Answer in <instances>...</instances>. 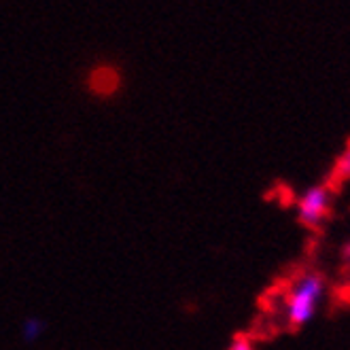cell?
<instances>
[{
	"label": "cell",
	"mask_w": 350,
	"mask_h": 350,
	"mask_svg": "<svg viewBox=\"0 0 350 350\" xmlns=\"http://www.w3.org/2000/svg\"><path fill=\"white\" fill-rule=\"evenodd\" d=\"M332 180L334 183H350V142L346 149L338 155L334 170H332Z\"/></svg>",
	"instance_id": "277c9868"
},
{
	"label": "cell",
	"mask_w": 350,
	"mask_h": 350,
	"mask_svg": "<svg viewBox=\"0 0 350 350\" xmlns=\"http://www.w3.org/2000/svg\"><path fill=\"white\" fill-rule=\"evenodd\" d=\"M327 297V280L321 272L306 270L289 286L284 295V317L291 327L299 329L310 325Z\"/></svg>",
	"instance_id": "6da1fadb"
},
{
	"label": "cell",
	"mask_w": 350,
	"mask_h": 350,
	"mask_svg": "<svg viewBox=\"0 0 350 350\" xmlns=\"http://www.w3.org/2000/svg\"><path fill=\"white\" fill-rule=\"evenodd\" d=\"M342 259H344L346 263H350V240L342 246Z\"/></svg>",
	"instance_id": "52a82bcc"
},
{
	"label": "cell",
	"mask_w": 350,
	"mask_h": 350,
	"mask_svg": "<svg viewBox=\"0 0 350 350\" xmlns=\"http://www.w3.org/2000/svg\"><path fill=\"white\" fill-rule=\"evenodd\" d=\"M121 88V75L111 66H98L88 79V90L98 98H111Z\"/></svg>",
	"instance_id": "3957f363"
},
{
	"label": "cell",
	"mask_w": 350,
	"mask_h": 350,
	"mask_svg": "<svg viewBox=\"0 0 350 350\" xmlns=\"http://www.w3.org/2000/svg\"><path fill=\"white\" fill-rule=\"evenodd\" d=\"M228 350H255V346L246 336H238V338H234V342L230 344Z\"/></svg>",
	"instance_id": "5b68a950"
},
{
	"label": "cell",
	"mask_w": 350,
	"mask_h": 350,
	"mask_svg": "<svg viewBox=\"0 0 350 350\" xmlns=\"http://www.w3.org/2000/svg\"><path fill=\"white\" fill-rule=\"evenodd\" d=\"M332 204H334V193H332V189H329V185L319 183V185L306 187L295 202L299 223L306 225V228H310V230L321 228V225L329 219Z\"/></svg>",
	"instance_id": "7a4b0ae2"
},
{
	"label": "cell",
	"mask_w": 350,
	"mask_h": 350,
	"mask_svg": "<svg viewBox=\"0 0 350 350\" xmlns=\"http://www.w3.org/2000/svg\"><path fill=\"white\" fill-rule=\"evenodd\" d=\"M26 338L28 340H32V338H36L38 334H40V325H38V321H28V325H26Z\"/></svg>",
	"instance_id": "8992f818"
}]
</instances>
